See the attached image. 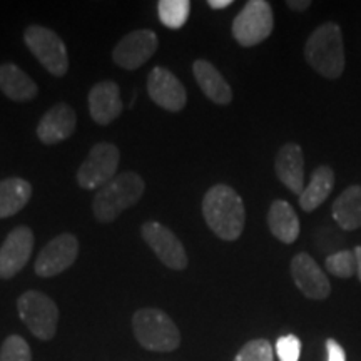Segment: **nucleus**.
Masks as SVG:
<instances>
[{
  "label": "nucleus",
  "instance_id": "nucleus-1",
  "mask_svg": "<svg viewBox=\"0 0 361 361\" xmlns=\"http://www.w3.org/2000/svg\"><path fill=\"white\" fill-rule=\"evenodd\" d=\"M202 216L207 228L224 241H236L245 231V202L228 184H214L207 189L202 200Z\"/></svg>",
  "mask_w": 361,
  "mask_h": 361
},
{
  "label": "nucleus",
  "instance_id": "nucleus-2",
  "mask_svg": "<svg viewBox=\"0 0 361 361\" xmlns=\"http://www.w3.org/2000/svg\"><path fill=\"white\" fill-rule=\"evenodd\" d=\"M306 62L326 79H338L345 71V44L338 24L316 27L305 44Z\"/></svg>",
  "mask_w": 361,
  "mask_h": 361
},
{
  "label": "nucleus",
  "instance_id": "nucleus-3",
  "mask_svg": "<svg viewBox=\"0 0 361 361\" xmlns=\"http://www.w3.org/2000/svg\"><path fill=\"white\" fill-rule=\"evenodd\" d=\"M144 189H146V184L141 176L134 171H124V173L117 174L94 196V216L101 223H112L119 218L123 211L141 200Z\"/></svg>",
  "mask_w": 361,
  "mask_h": 361
},
{
  "label": "nucleus",
  "instance_id": "nucleus-4",
  "mask_svg": "<svg viewBox=\"0 0 361 361\" xmlns=\"http://www.w3.org/2000/svg\"><path fill=\"white\" fill-rule=\"evenodd\" d=\"M133 329L139 345L149 351L169 353L178 348L180 343V333L176 323L164 311L156 308L135 311Z\"/></svg>",
  "mask_w": 361,
  "mask_h": 361
},
{
  "label": "nucleus",
  "instance_id": "nucleus-5",
  "mask_svg": "<svg viewBox=\"0 0 361 361\" xmlns=\"http://www.w3.org/2000/svg\"><path fill=\"white\" fill-rule=\"evenodd\" d=\"M24 42L49 74L64 78L69 71V56L64 40L54 30L44 25H29L24 32Z\"/></svg>",
  "mask_w": 361,
  "mask_h": 361
},
{
  "label": "nucleus",
  "instance_id": "nucleus-6",
  "mask_svg": "<svg viewBox=\"0 0 361 361\" xmlns=\"http://www.w3.org/2000/svg\"><path fill=\"white\" fill-rule=\"evenodd\" d=\"M17 310L20 319L35 338L49 341L56 336L59 308L52 298L40 291H25L17 300Z\"/></svg>",
  "mask_w": 361,
  "mask_h": 361
},
{
  "label": "nucleus",
  "instance_id": "nucleus-7",
  "mask_svg": "<svg viewBox=\"0 0 361 361\" xmlns=\"http://www.w3.org/2000/svg\"><path fill=\"white\" fill-rule=\"evenodd\" d=\"M274 16L266 0H250L233 20V37L243 47H252L273 32Z\"/></svg>",
  "mask_w": 361,
  "mask_h": 361
},
{
  "label": "nucleus",
  "instance_id": "nucleus-8",
  "mask_svg": "<svg viewBox=\"0 0 361 361\" xmlns=\"http://www.w3.org/2000/svg\"><path fill=\"white\" fill-rule=\"evenodd\" d=\"M121 152L114 144L99 142L90 149L85 159L78 171V184L82 189L92 191L101 189L116 178L119 168Z\"/></svg>",
  "mask_w": 361,
  "mask_h": 361
},
{
  "label": "nucleus",
  "instance_id": "nucleus-9",
  "mask_svg": "<svg viewBox=\"0 0 361 361\" xmlns=\"http://www.w3.org/2000/svg\"><path fill=\"white\" fill-rule=\"evenodd\" d=\"M79 255V241L74 234L62 233L45 245L35 258L34 271L40 278H52L71 268Z\"/></svg>",
  "mask_w": 361,
  "mask_h": 361
},
{
  "label": "nucleus",
  "instance_id": "nucleus-10",
  "mask_svg": "<svg viewBox=\"0 0 361 361\" xmlns=\"http://www.w3.org/2000/svg\"><path fill=\"white\" fill-rule=\"evenodd\" d=\"M141 234L162 264L176 271L188 268L186 250L169 228L157 221H147L141 226Z\"/></svg>",
  "mask_w": 361,
  "mask_h": 361
},
{
  "label": "nucleus",
  "instance_id": "nucleus-11",
  "mask_svg": "<svg viewBox=\"0 0 361 361\" xmlns=\"http://www.w3.org/2000/svg\"><path fill=\"white\" fill-rule=\"evenodd\" d=\"M159 47L157 34L151 29H139L126 34L112 51V59L126 71H135L146 64Z\"/></svg>",
  "mask_w": 361,
  "mask_h": 361
},
{
  "label": "nucleus",
  "instance_id": "nucleus-12",
  "mask_svg": "<svg viewBox=\"0 0 361 361\" xmlns=\"http://www.w3.org/2000/svg\"><path fill=\"white\" fill-rule=\"evenodd\" d=\"M34 233L29 226H17L0 246V279H11L29 263L34 251Z\"/></svg>",
  "mask_w": 361,
  "mask_h": 361
},
{
  "label": "nucleus",
  "instance_id": "nucleus-13",
  "mask_svg": "<svg viewBox=\"0 0 361 361\" xmlns=\"http://www.w3.org/2000/svg\"><path fill=\"white\" fill-rule=\"evenodd\" d=\"M147 94L156 106L169 112H180L188 102L186 87L183 82L169 69L161 66L149 72Z\"/></svg>",
  "mask_w": 361,
  "mask_h": 361
},
{
  "label": "nucleus",
  "instance_id": "nucleus-14",
  "mask_svg": "<svg viewBox=\"0 0 361 361\" xmlns=\"http://www.w3.org/2000/svg\"><path fill=\"white\" fill-rule=\"evenodd\" d=\"M290 268L293 281L306 298L322 301L331 295V284L328 276L308 252H298L291 259Z\"/></svg>",
  "mask_w": 361,
  "mask_h": 361
},
{
  "label": "nucleus",
  "instance_id": "nucleus-15",
  "mask_svg": "<svg viewBox=\"0 0 361 361\" xmlns=\"http://www.w3.org/2000/svg\"><path fill=\"white\" fill-rule=\"evenodd\" d=\"M89 114L99 126H109L123 114L124 104L119 85L112 80H102L92 85L87 96Z\"/></svg>",
  "mask_w": 361,
  "mask_h": 361
},
{
  "label": "nucleus",
  "instance_id": "nucleus-16",
  "mask_svg": "<svg viewBox=\"0 0 361 361\" xmlns=\"http://www.w3.org/2000/svg\"><path fill=\"white\" fill-rule=\"evenodd\" d=\"M78 126V116L69 104L59 102L51 107L37 124V137L45 146H54L74 134Z\"/></svg>",
  "mask_w": 361,
  "mask_h": 361
},
{
  "label": "nucleus",
  "instance_id": "nucleus-17",
  "mask_svg": "<svg viewBox=\"0 0 361 361\" xmlns=\"http://www.w3.org/2000/svg\"><path fill=\"white\" fill-rule=\"evenodd\" d=\"M274 171L284 186L301 196L305 191V154L300 144L288 142L279 149L274 159Z\"/></svg>",
  "mask_w": 361,
  "mask_h": 361
},
{
  "label": "nucleus",
  "instance_id": "nucleus-18",
  "mask_svg": "<svg viewBox=\"0 0 361 361\" xmlns=\"http://www.w3.org/2000/svg\"><path fill=\"white\" fill-rule=\"evenodd\" d=\"M196 82L204 96L218 106H228L233 101V90L223 74L206 59H197L192 64Z\"/></svg>",
  "mask_w": 361,
  "mask_h": 361
},
{
  "label": "nucleus",
  "instance_id": "nucleus-19",
  "mask_svg": "<svg viewBox=\"0 0 361 361\" xmlns=\"http://www.w3.org/2000/svg\"><path fill=\"white\" fill-rule=\"evenodd\" d=\"M0 90L4 96L17 102L32 101L39 94L37 84L12 62L0 64Z\"/></svg>",
  "mask_w": 361,
  "mask_h": 361
},
{
  "label": "nucleus",
  "instance_id": "nucleus-20",
  "mask_svg": "<svg viewBox=\"0 0 361 361\" xmlns=\"http://www.w3.org/2000/svg\"><path fill=\"white\" fill-rule=\"evenodd\" d=\"M268 228L271 234L284 245H293L296 241L301 228L296 211L293 209L290 202L283 200L271 202L268 211Z\"/></svg>",
  "mask_w": 361,
  "mask_h": 361
},
{
  "label": "nucleus",
  "instance_id": "nucleus-21",
  "mask_svg": "<svg viewBox=\"0 0 361 361\" xmlns=\"http://www.w3.org/2000/svg\"><path fill=\"white\" fill-rule=\"evenodd\" d=\"M331 216L345 231H355L361 228V186L353 184L346 188L338 200L333 202Z\"/></svg>",
  "mask_w": 361,
  "mask_h": 361
},
{
  "label": "nucleus",
  "instance_id": "nucleus-22",
  "mask_svg": "<svg viewBox=\"0 0 361 361\" xmlns=\"http://www.w3.org/2000/svg\"><path fill=\"white\" fill-rule=\"evenodd\" d=\"M335 188V173L329 166H319L311 174L310 184L300 196V207L306 213H311L319 207Z\"/></svg>",
  "mask_w": 361,
  "mask_h": 361
},
{
  "label": "nucleus",
  "instance_id": "nucleus-23",
  "mask_svg": "<svg viewBox=\"0 0 361 361\" xmlns=\"http://www.w3.org/2000/svg\"><path fill=\"white\" fill-rule=\"evenodd\" d=\"M32 197V186L22 178L0 180V219L11 218L24 209Z\"/></svg>",
  "mask_w": 361,
  "mask_h": 361
},
{
  "label": "nucleus",
  "instance_id": "nucleus-24",
  "mask_svg": "<svg viewBox=\"0 0 361 361\" xmlns=\"http://www.w3.org/2000/svg\"><path fill=\"white\" fill-rule=\"evenodd\" d=\"M157 12L162 24L169 29H180L188 22L189 12H191V2L189 0H159L157 2Z\"/></svg>",
  "mask_w": 361,
  "mask_h": 361
},
{
  "label": "nucleus",
  "instance_id": "nucleus-25",
  "mask_svg": "<svg viewBox=\"0 0 361 361\" xmlns=\"http://www.w3.org/2000/svg\"><path fill=\"white\" fill-rule=\"evenodd\" d=\"M328 273L335 274L338 278L350 279L356 274V256L353 251H338L329 255L324 261Z\"/></svg>",
  "mask_w": 361,
  "mask_h": 361
},
{
  "label": "nucleus",
  "instance_id": "nucleus-26",
  "mask_svg": "<svg viewBox=\"0 0 361 361\" xmlns=\"http://www.w3.org/2000/svg\"><path fill=\"white\" fill-rule=\"evenodd\" d=\"M234 361H274L273 345L263 338L247 341L234 356Z\"/></svg>",
  "mask_w": 361,
  "mask_h": 361
},
{
  "label": "nucleus",
  "instance_id": "nucleus-27",
  "mask_svg": "<svg viewBox=\"0 0 361 361\" xmlns=\"http://www.w3.org/2000/svg\"><path fill=\"white\" fill-rule=\"evenodd\" d=\"M0 361H32L29 343L19 335L8 336L0 348Z\"/></svg>",
  "mask_w": 361,
  "mask_h": 361
},
{
  "label": "nucleus",
  "instance_id": "nucleus-28",
  "mask_svg": "<svg viewBox=\"0 0 361 361\" xmlns=\"http://www.w3.org/2000/svg\"><path fill=\"white\" fill-rule=\"evenodd\" d=\"M276 355L279 361H298L301 355V341L295 335L281 336L276 341Z\"/></svg>",
  "mask_w": 361,
  "mask_h": 361
},
{
  "label": "nucleus",
  "instance_id": "nucleus-29",
  "mask_svg": "<svg viewBox=\"0 0 361 361\" xmlns=\"http://www.w3.org/2000/svg\"><path fill=\"white\" fill-rule=\"evenodd\" d=\"M326 351H328V361H346V353L343 346L336 340H326Z\"/></svg>",
  "mask_w": 361,
  "mask_h": 361
},
{
  "label": "nucleus",
  "instance_id": "nucleus-30",
  "mask_svg": "<svg viewBox=\"0 0 361 361\" xmlns=\"http://www.w3.org/2000/svg\"><path fill=\"white\" fill-rule=\"evenodd\" d=\"M286 6L295 12H305L311 6L310 0H288Z\"/></svg>",
  "mask_w": 361,
  "mask_h": 361
},
{
  "label": "nucleus",
  "instance_id": "nucleus-31",
  "mask_svg": "<svg viewBox=\"0 0 361 361\" xmlns=\"http://www.w3.org/2000/svg\"><path fill=\"white\" fill-rule=\"evenodd\" d=\"M209 7L211 8H216V11H219V8H226L229 7L233 4V0H209Z\"/></svg>",
  "mask_w": 361,
  "mask_h": 361
},
{
  "label": "nucleus",
  "instance_id": "nucleus-32",
  "mask_svg": "<svg viewBox=\"0 0 361 361\" xmlns=\"http://www.w3.org/2000/svg\"><path fill=\"white\" fill-rule=\"evenodd\" d=\"M355 256H356V274H358L360 281H361V246H356L355 250Z\"/></svg>",
  "mask_w": 361,
  "mask_h": 361
}]
</instances>
